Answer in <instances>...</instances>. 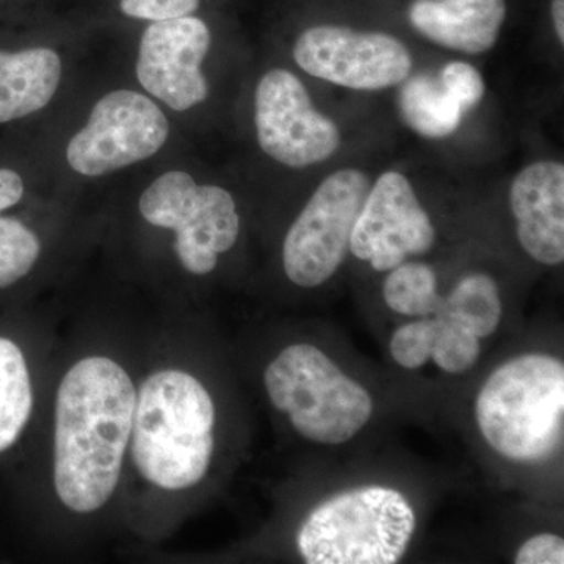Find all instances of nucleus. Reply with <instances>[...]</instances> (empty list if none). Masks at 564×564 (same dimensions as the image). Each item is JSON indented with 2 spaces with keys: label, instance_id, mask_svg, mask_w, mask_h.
I'll use <instances>...</instances> for the list:
<instances>
[{
  "label": "nucleus",
  "instance_id": "f257e3e1",
  "mask_svg": "<svg viewBox=\"0 0 564 564\" xmlns=\"http://www.w3.org/2000/svg\"><path fill=\"white\" fill-rule=\"evenodd\" d=\"M135 400L129 375L104 356L82 359L63 377L55 402L54 486L70 511L93 513L113 496Z\"/></svg>",
  "mask_w": 564,
  "mask_h": 564
},
{
  "label": "nucleus",
  "instance_id": "f03ea898",
  "mask_svg": "<svg viewBox=\"0 0 564 564\" xmlns=\"http://www.w3.org/2000/svg\"><path fill=\"white\" fill-rule=\"evenodd\" d=\"M215 406L204 386L181 370L152 373L137 393L132 458L144 480L182 491L206 477L214 454Z\"/></svg>",
  "mask_w": 564,
  "mask_h": 564
},
{
  "label": "nucleus",
  "instance_id": "7ed1b4c3",
  "mask_svg": "<svg viewBox=\"0 0 564 564\" xmlns=\"http://www.w3.org/2000/svg\"><path fill=\"white\" fill-rule=\"evenodd\" d=\"M475 419L486 443L503 458L544 463L563 444V361L532 352L503 362L481 386Z\"/></svg>",
  "mask_w": 564,
  "mask_h": 564
},
{
  "label": "nucleus",
  "instance_id": "20e7f679",
  "mask_svg": "<svg viewBox=\"0 0 564 564\" xmlns=\"http://www.w3.org/2000/svg\"><path fill=\"white\" fill-rule=\"evenodd\" d=\"M417 519L403 494L361 486L318 505L296 544L307 564H393L406 554Z\"/></svg>",
  "mask_w": 564,
  "mask_h": 564
},
{
  "label": "nucleus",
  "instance_id": "39448f33",
  "mask_svg": "<svg viewBox=\"0 0 564 564\" xmlns=\"http://www.w3.org/2000/svg\"><path fill=\"white\" fill-rule=\"evenodd\" d=\"M265 389L293 429L317 444L348 443L373 413L370 393L317 347L295 344L267 367Z\"/></svg>",
  "mask_w": 564,
  "mask_h": 564
},
{
  "label": "nucleus",
  "instance_id": "423d86ee",
  "mask_svg": "<svg viewBox=\"0 0 564 564\" xmlns=\"http://www.w3.org/2000/svg\"><path fill=\"white\" fill-rule=\"evenodd\" d=\"M140 214L150 225L176 234L174 251L187 272L209 274L218 256L239 239L240 217L231 193L199 185L191 174L173 170L159 176L140 198Z\"/></svg>",
  "mask_w": 564,
  "mask_h": 564
},
{
  "label": "nucleus",
  "instance_id": "0eeeda50",
  "mask_svg": "<svg viewBox=\"0 0 564 564\" xmlns=\"http://www.w3.org/2000/svg\"><path fill=\"white\" fill-rule=\"evenodd\" d=\"M369 191V176L356 169L339 170L318 185L282 247V265L293 284L318 288L339 270Z\"/></svg>",
  "mask_w": 564,
  "mask_h": 564
},
{
  "label": "nucleus",
  "instance_id": "6e6552de",
  "mask_svg": "<svg viewBox=\"0 0 564 564\" xmlns=\"http://www.w3.org/2000/svg\"><path fill=\"white\" fill-rule=\"evenodd\" d=\"M169 135L170 122L158 104L137 91H110L70 139L66 161L82 176H106L158 154Z\"/></svg>",
  "mask_w": 564,
  "mask_h": 564
},
{
  "label": "nucleus",
  "instance_id": "1a4fd4ad",
  "mask_svg": "<svg viewBox=\"0 0 564 564\" xmlns=\"http://www.w3.org/2000/svg\"><path fill=\"white\" fill-rule=\"evenodd\" d=\"M254 122L259 147L291 169L322 163L343 143L336 122L315 109L303 82L288 69H272L256 88Z\"/></svg>",
  "mask_w": 564,
  "mask_h": 564
},
{
  "label": "nucleus",
  "instance_id": "9d476101",
  "mask_svg": "<svg viewBox=\"0 0 564 564\" xmlns=\"http://www.w3.org/2000/svg\"><path fill=\"white\" fill-rule=\"evenodd\" d=\"M293 58L317 79L361 91L395 87L410 76L413 66L410 50L395 36L339 25L304 31L295 41Z\"/></svg>",
  "mask_w": 564,
  "mask_h": 564
},
{
  "label": "nucleus",
  "instance_id": "9b49d317",
  "mask_svg": "<svg viewBox=\"0 0 564 564\" xmlns=\"http://www.w3.org/2000/svg\"><path fill=\"white\" fill-rule=\"evenodd\" d=\"M436 231L413 185L399 172H386L370 187L352 228L350 251L370 262L377 272H388L408 256L432 250Z\"/></svg>",
  "mask_w": 564,
  "mask_h": 564
},
{
  "label": "nucleus",
  "instance_id": "f8f14e48",
  "mask_svg": "<svg viewBox=\"0 0 564 564\" xmlns=\"http://www.w3.org/2000/svg\"><path fill=\"white\" fill-rule=\"evenodd\" d=\"M212 33L195 14L150 22L140 39L137 77L141 87L174 111L206 101L209 85L202 70Z\"/></svg>",
  "mask_w": 564,
  "mask_h": 564
},
{
  "label": "nucleus",
  "instance_id": "ddd939ff",
  "mask_svg": "<svg viewBox=\"0 0 564 564\" xmlns=\"http://www.w3.org/2000/svg\"><path fill=\"white\" fill-rule=\"evenodd\" d=\"M516 234L527 254L543 265L564 261V166L534 162L516 174L510 188Z\"/></svg>",
  "mask_w": 564,
  "mask_h": 564
},
{
  "label": "nucleus",
  "instance_id": "4468645a",
  "mask_svg": "<svg viewBox=\"0 0 564 564\" xmlns=\"http://www.w3.org/2000/svg\"><path fill=\"white\" fill-rule=\"evenodd\" d=\"M505 18V0H415L410 9L411 24L425 39L473 55L492 50Z\"/></svg>",
  "mask_w": 564,
  "mask_h": 564
},
{
  "label": "nucleus",
  "instance_id": "2eb2a0df",
  "mask_svg": "<svg viewBox=\"0 0 564 564\" xmlns=\"http://www.w3.org/2000/svg\"><path fill=\"white\" fill-rule=\"evenodd\" d=\"M62 58L51 47H0V126L47 106L62 80Z\"/></svg>",
  "mask_w": 564,
  "mask_h": 564
},
{
  "label": "nucleus",
  "instance_id": "dca6fc26",
  "mask_svg": "<svg viewBox=\"0 0 564 564\" xmlns=\"http://www.w3.org/2000/svg\"><path fill=\"white\" fill-rule=\"evenodd\" d=\"M399 110L411 131L425 139H445L462 124L463 110L444 90L440 79L417 74L402 82Z\"/></svg>",
  "mask_w": 564,
  "mask_h": 564
},
{
  "label": "nucleus",
  "instance_id": "f3484780",
  "mask_svg": "<svg viewBox=\"0 0 564 564\" xmlns=\"http://www.w3.org/2000/svg\"><path fill=\"white\" fill-rule=\"evenodd\" d=\"M32 406L31 375L24 355L13 340L0 337V452L20 440Z\"/></svg>",
  "mask_w": 564,
  "mask_h": 564
},
{
  "label": "nucleus",
  "instance_id": "a211bd4d",
  "mask_svg": "<svg viewBox=\"0 0 564 564\" xmlns=\"http://www.w3.org/2000/svg\"><path fill=\"white\" fill-rule=\"evenodd\" d=\"M437 315L459 323L480 339L492 336L502 318V302L496 281L485 273L463 278L444 299L443 310Z\"/></svg>",
  "mask_w": 564,
  "mask_h": 564
},
{
  "label": "nucleus",
  "instance_id": "6ab92c4d",
  "mask_svg": "<svg viewBox=\"0 0 564 564\" xmlns=\"http://www.w3.org/2000/svg\"><path fill=\"white\" fill-rule=\"evenodd\" d=\"M384 302L406 317H430L443 310L444 299L437 292L436 274L426 263H400L383 284Z\"/></svg>",
  "mask_w": 564,
  "mask_h": 564
},
{
  "label": "nucleus",
  "instance_id": "aec40b11",
  "mask_svg": "<svg viewBox=\"0 0 564 564\" xmlns=\"http://www.w3.org/2000/svg\"><path fill=\"white\" fill-rule=\"evenodd\" d=\"M40 254V239L31 228L17 218L0 217V289L28 276Z\"/></svg>",
  "mask_w": 564,
  "mask_h": 564
},
{
  "label": "nucleus",
  "instance_id": "412c9836",
  "mask_svg": "<svg viewBox=\"0 0 564 564\" xmlns=\"http://www.w3.org/2000/svg\"><path fill=\"white\" fill-rule=\"evenodd\" d=\"M437 334L432 359L444 372L458 375L473 369L480 358V337L444 315H434Z\"/></svg>",
  "mask_w": 564,
  "mask_h": 564
},
{
  "label": "nucleus",
  "instance_id": "4be33fe9",
  "mask_svg": "<svg viewBox=\"0 0 564 564\" xmlns=\"http://www.w3.org/2000/svg\"><path fill=\"white\" fill-rule=\"evenodd\" d=\"M437 334L436 317L406 323L392 334L391 355L393 361L408 370H417L432 359L434 339Z\"/></svg>",
  "mask_w": 564,
  "mask_h": 564
},
{
  "label": "nucleus",
  "instance_id": "5701e85b",
  "mask_svg": "<svg viewBox=\"0 0 564 564\" xmlns=\"http://www.w3.org/2000/svg\"><path fill=\"white\" fill-rule=\"evenodd\" d=\"M444 90L464 111L474 109L485 96V82L481 74L469 63L452 62L441 70Z\"/></svg>",
  "mask_w": 564,
  "mask_h": 564
},
{
  "label": "nucleus",
  "instance_id": "b1692460",
  "mask_svg": "<svg viewBox=\"0 0 564 564\" xmlns=\"http://www.w3.org/2000/svg\"><path fill=\"white\" fill-rule=\"evenodd\" d=\"M203 0H118L122 17L137 21H165L196 14Z\"/></svg>",
  "mask_w": 564,
  "mask_h": 564
},
{
  "label": "nucleus",
  "instance_id": "393cba45",
  "mask_svg": "<svg viewBox=\"0 0 564 564\" xmlns=\"http://www.w3.org/2000/svg\"><path fill=\"white\" fill-rule=\"evenodd\" d=\"M514 563L518 564H563L564 541L558 534L541 533L530 538L519 547Z\"/></svg>",
  "mask_w": 564,
  "mask_h": 564
},
{
  "label": "nucleus",
  "instance_id": "a878e982",
  "mask_svg": "<svg viewBox=\"0 0 564 564\" xmlns=\"http://www.w3.org/2000/svg\"><path fill=\"white\" fill-rule=\"evenodd\" d=\"M24 180L17 170L0 166V212L17 206L24 198Z\"/></svg>",
  "mask_w": 564,
  "mask_h": 564
},
{
  "label": "nucleus",
  "instance_id": "bb28decb",
  "mask_svg": "<svg viewBox=\"0 0 564 564\" xmlns=\"http://www.w3.org/2000/svg\"><path fill=\"white\" fill-rule=\"evenodd\" d=\"M552 20H554L556 39L560 44H564V0H552Z\"/></svg>",
  "mask_w": 564,
  "mask_h": 564
},
{
  "label": "nucleus",
  "instance_id": "cd10ccee",
  "mask_svg": "<svg viewBox=\"0 0 564 564\" xmlns=\"http://www.w3.org/2000/svg\"><path fill=\"white\" fill-rule=\"evenodd\" d=\"M14 0H0V10H6L7 7L11 6Z\"/></svg>",
  "mask_w": 564,
  "mask_h": 564
}]
</instances>
